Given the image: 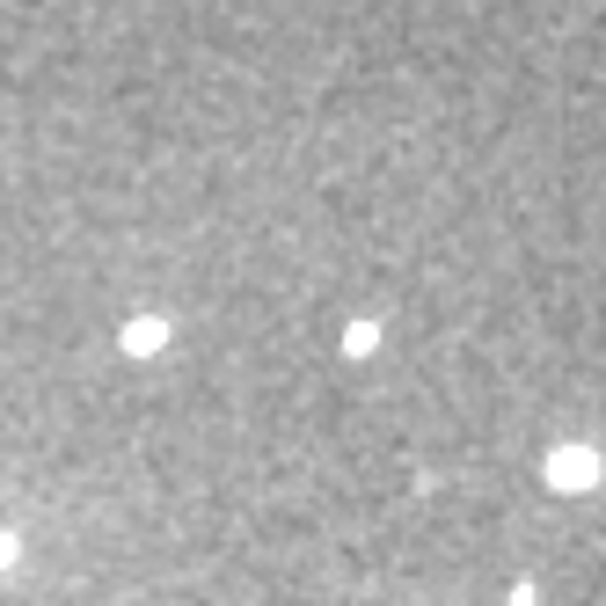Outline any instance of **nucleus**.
<instances>
[{
	"instance_id": "f257e3e1",
	"label": "nucleus",
	"mask_w": 606,
	"mask_h": 606,
	"mask_svg": "<svg viewBox=\"0 0 606 606\" xmlns=\"http://www.w3.org/2000/svg\"><path fill=\"white\" fill-rule=\"evenodd\" d=\"M548 475H556V489H592L599 483V453L592 446H562L556 461H548Z\"/></svg>"
},
{
	"instance_id": "f03ea898",
	"label": "nucleus",
	"mask_w": 606,
	"mask_h": 606,
	"mask_svg": "<svg viewBox=\"0 0 606 606\" xmlns=\"http://www.w3.org/2000/svg\"><path fill=\"white\" fill-rule=\"evenodd\" d=\"M161 343H169V322H161V315H146V322L124 329V351H161Z\"/></svg>"
}]
</instances>
